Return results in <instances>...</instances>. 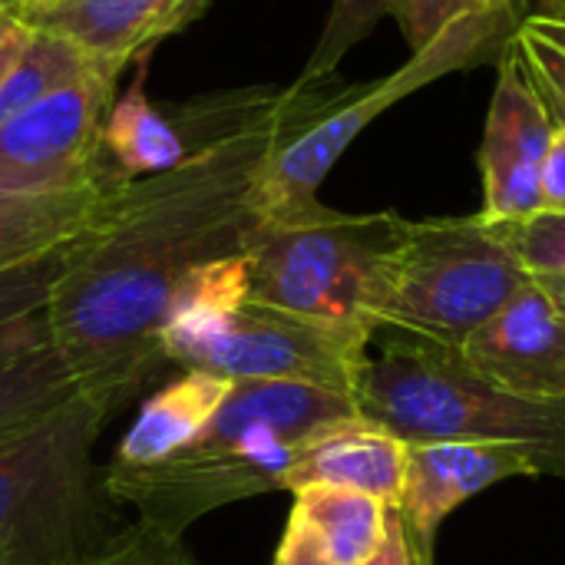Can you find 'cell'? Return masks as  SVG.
Listing matches in <instances>:
<instances>
[{
  "mask_svg": "<svg viewBox=\"0 0 565 565\" xmlns=\"http://www.w3.org/2000/svg\"><path fill=\"white\" fill-rule=\"evenodd\" d=\"M324 79L245 93L218 132L179 166L132 179L79 242L46 301L53 344L79 391L116 411L166 367L162 328L179 291L199 268L245 255L258 228V162Z\"/></svg>",
  "mask_w": 565,
  "mask_h": 565,
  "instance_id": "6da1fadb",
  "label": "cell"
},
{
  "mask_svg": "<svg viewBox=\"0 0 565 565\" xmlns=\"http://www.w3.org/2000/svg\"><path fill=\"white\" fill-rule=\"evenodd\" d=\"M348 394L285 381H235L209 427L152 467H106L116 503L166 533L182 536L195 520L228 503L281 490L305 444L334 420L354 417Z\"/></svg>",
  "mask_w": 565,
  "mask_h": 565,
  "instance_id": "7a4b0ae2",
  "label": "cell"
},
{
  "mask_svg": "<svg viewBox=\"0 0 565 565\" xmlns=\"http://www.w3.org/2000/svg\"><path fill=\"white\" fill-rule=\"evenodd\" d=\"M162 354L182 371L311 384L354 401L371 338L255 301L242 255L205 265L185 281L162 328Z\"/></svg>",
  "mask_w": 565,
  "mask_h": 565,
  "instance_id": "3957f363",
  "label": "cell"
},
{
  "mask_svg": "<svg viewBox=\"0 0 565 565\" xmlns=\"http://www.w3.org/2000/svg\"><path fill=\"white\" fill-rule=\"evenodd\" d=\"M381 354L364 361L358 417L401 444H523L550 477L565 480V397H516L483 381L460 354L404 331H377Z\"/></svg>",
  "mask_w": 565,
  "mask_h": 565,
  "instance_id": "277c9868",
  "label": "cell"
},
{
  "mask_svg": "<svg viewBox=\"0 0 565 565\" xmlns=\"http://www.w3.org/2000/svg\"><path fill=\"white\" fill-rule=\"evenodd\" d=\"M523 23L520 0L493 3L473 10L450 26H444L424 50L411 53V60L377 79L341 86L334 76L321 86L315 103L278 136V142L262 156L255 182H252V205L262 222H301L328 209L318 199L321 182L334 169V162L348 152V146L394 103L424 89L427 83L473 70L490 60H500L513 43Z\"/></svg>",
  "mask_w": 565,
  "mask_h": 565,
  "instance_id": "5b68a950",
  "label": "cell"
},
{
  "mask_svg": "<svg viewBox=\"0 0 565 565\" xmlns=\"http://www.w3.org/2000/svg\"><path fill=\"white\" fill-rule=\"evenodd\" d=\"M113 411L79 391L0 440V565H73L119 530L93 447Z\"/></svg>",
  "mask_w": 565,
  "mask_h": 565,
  "instance_id": "8992f818",
  "label": "cell"
},
{
  "mask_svg": "<svg viewBox=\"0 0 565 565\" xmlns=\"http://www.w3.org/2000/svg\"><path fill=\"white\" fill-rule=\"evenodd\" d=\"M407 225L397 212L344 215L334 209L301 222H262L245 248L248 295L374 341Z\"/></svg>",
  "mask_w": 565,
  "mask_h": 565,
  "instance_id": "52a82bcc",
  "label": "cell"
},
{
  "mask_svg": "<svg viewBox=\"0 0 565 565\" xmlns=\"http://www.w3.org/2000/svg\"><path fill=\"white\" fill-rule=\"evenodd\" d=\"M533 275L480 212L411 222L377 331H404L460 348Z\"/></svg>",
  "mask_w": 565,
  "mask_h": 565,
  "instance_id": "ba28073f",
  "label": "cell"
},
{
  "mask_svg": "<svg viewBox=\"0 0 565 565\" xmlns=\"http://www.w3.org/2000/svg\"><path fill=\"white\" fill-rule=\"evenodd\" d=\"M119 73L122 66L93 56L73 79L3 122L0 189L60 192L126 179L103 146Z\"/></svg>",
  "mask_w": 565,
  "mask_h": 565,
  "instance_id": "9c48e42d",
  "label": "cell"
},
{
  "mask_svg": "<svg viewBox=\"0 0 565 565\" xmlns=\"http://www.w3.org/2000/svg\"><path fill=\"white\" fill-rule=\"evenodd\" d=\"M497 63L500 76L477 156L483 175L480 215L487 222H520L543 212L540 182L556 126L546 116L513 43Z\"/></svg>",
  "mask_w": 565,
  "mask_h": 565,
  "instance_id": "30bf717a",
  "label": "cell"
},
{
  "mask_svg": "<svg viewBox=\"0 0 565 565\" xmlns=\"http://www.w3.org/2000/svg\"><path fill=\"white\" fill-rule=\"evenodd\" d=\"M540 457L523 444H414L407 447L397 516L417 565H434L444 520L470 497L513 480L543 477Z\"/></svg>",
  "mask_w": 565,
  "mask_h": 565,
  "instance_id": "8fae6325",
  "label": "cell"
},
{
  "mask_svg": "<svg viewBox=\"0 0 565 565\" xmlns=\"http://www.w3.org/2000/svg\"><path fill=\"white\" fill-rule=\"evenodd\" d=\"M463 361L493 387L533 397H565V318L536 278L463 344Z\"/></svg>",
  "mask_w": 565,
  "mask_h": 565,
  "instance_id": "7c38bea8",
  "label": "cell"
},
{
  "mask_svg": "<svg viewBox=\"0 0 565 565\" xmlns=\"http://www.w3.org/2000/svg\"><path fill=\"white\" fill-rule=\"evenodd\" d=\"M212 0H26L17 17L79 46L86 56L129 66L195 23Z\"/></svg>",
  "mask_w": 565,
  "mask_h": 565,
  "instance_id": "4fadbf2b",
  "label": "cell"
},
{
  "mask_svg": "<svg viewBox=\"0 0 565 565\" xmlns=\"http://www.w3.org/2000/svg\"><path fill=\"white\" fill-rule=\"evenodd\" d=\"M404 467H407V444H401L394 434L354 414L328 424L305 444V450L281 477V490L291 493L308 487L354 490L394 510L404 487Z\"/></svg>",
  "mask_w": 565,
  "mask_h": 565,
  "instance_id": "5bb4252c",
  "label": "cell"
},
{
  "mask_svg": "<svg viewBox=\"0 0 565 565\" xmlns=\"http://www.w3.org/2000/svg\"><path fill=\"white\" fill-rule=\"evenodd\" d=\"M129 182L132 179H116L60 192L0 189V271L20 268L93 235L109 218Z\"/></svg>",
  "mask_w": 565,
  "mask_h": 565,
  "instance_id": "9a60e30c",
  "label": "cell"
},
{
  "mask_svg": "<svg viewBox=\"0 0 565 565\" xmlns=\"http://www.w3.org/2000/svg\"><path fill=\"white\" fill-rule=\"evenodd\" d=\"M79 394L53 344L46 308L0 328V440Z\"/></svg>",
  "mask_w": 565,
  "mask_h": 565,
  "instance_id": "2e32d148",
  "label": "cell"
},
{
  "mask_svg": "<svg viewBox=\"0 0 565 565\" xmlns=\"http://www.w3.org/2000/svg\"><path fill=\"white\" fill-rule=\"evenodd\" d=\"M235 381L209 371H185L179 381L146 401L136 424L122 437L113 467H152L189 447L215 417Z\"/></svg>",
  "mask_w": 565,
  "mask_h": 565,
  "instance_id": "e0dca14e",
  "label": "cell"
},
{
  "mask_svg": "<svg viewBox=\"0 0 565 565\" xmlns=\"http://www.w3.org/2000/svg\"><path fill=\"white\" fill-rule=\"evenodd\" d=\"M146 60L149 56L136 60V76L129 89L119 99H113L103 129V146L126 179L166 172L179 166L189 152L179 126L159 116L146 96Z\"/></svg>",
  "mask_w": 565,
  "mask_h": 565,
  "instance_id": "ac0fdd59",
  "label": "cell"
},
{
  "mask_svg": "<svg viewBox=\"0 0 565 565\" xmlns=\"http://www.w3.org/2000/svg\"><path fill=\"white\" fill-rule=\"evenodd\" d=\"M291 513L318 536L334 565H361L381 546L391 507L354 490L308 487L295 493Z\"/></svg>",
  "mask_w": 565,
  "mask_h": 565,
  "instance_id": "d6986e66",
  "label": "cell"
},
{
  "mask_svg": "<svg viewBox=\"0 0 565 565\" xmlns=\"http://www.w3.org/2000/svg\"><path fill=\"white\" fill-rule=\"evenodd\" d=\"M89 60L93 56H86L70 40H63L56 33H46V30H33L30 43H26V53L7 73V79L0 83V126L10 122L26 106H33L43 93H50L60 83L73 79Z\"/></svg>",
  "mask_w": 565,
  "mask_h": 565,
  "instance_id": "ffe728a7",
  "label": "cell"
},
{
  "mask_svg": "<svg viewBox=\"0 0 565 565\" xmlns=\"http://www.w3.org/2000/svg\"><path fill=\"white\" fill-rule=\"evenodd\" d=\"M391 0H331L324 30L311 50V60L305 63V73L298 76L301 83L334 76L338 63L344 60L348 50H354L384 17H387Z\"/></svg>",
  "mask_w": 565,
  "mask_h": 565,
  "instance_id": "44dd1931",
  "label": "cell"
},
{
  "mask_svg": "<svg viewBox=\"0 0 565 565\" xmlns=\"http://www.w3.org/2000/svg\"><path fill=\"white\" fill-rule=\"evenodd\" d=\"M513 50L556 129H565V46L559 40L546 36L530 17H523Z\"/></svg>",
  "mask_w": 565,
  "mask_h": 565,
  "instance_id": "7402d4cb",
  "label": "cell"
},
{
  "mask_svg": "<svg viewBox=\"0 0 565 565\" xmlns=\"http://www.w3.org/2000/svg\"><path fill=\"white\" fill-rule=\"evenodd\" d=\"M79 242L83 238H76V242H70V245H63V248H56L36 262L0 271V328L46 308L50 291L60 281V275L66 271V265L73 262Z\"/></svg>",
  "mask_w": 565,
  "mask_h": 565,
  "instance_id": "603a6c76",
  "label": "cell"
},
{
  "mask_svg": "<svg viewBox=\"0 0 565 565\" xmlns=\"http://www.w3.org/2000/svg\"><path fill=\"white\" fill-rule=\"evenodd\" d=\"M73 565H199L182 536L166 533L146 520L122 526L106 546Z\"/></svg>",
  "mask_w": 565,
  "mask_h": 565,
  "instance_id": "cb8c5ba5",
  "label": "cell"
},
{
  "mask_svg": "<svg viewBox=\"0 0 565 565\" xmlns=\"http://www.w3.org/2000/svg\"><path fill=\"white\" fill-rule=\"evenodd\" d=\"M493 225L533 278L565 275V212H536L520 222Z\"/></svg>",
  "mask_w": 565,
  "mask_h": 565,
  "instance_id": "d4e9b609",
  "label": "cell"
},
{
  "mask_svg": "<svg viewBox=\"0 0 565 565\" xmlns=\"http://www.w3.org/2000/svg\"><path fill=\"white\" fill-rule=\"evenodd\" d=\"M493 3H507V0H391L387 17L397 20L411 53L424 50L444 26H450L454 20L493 7ZM526 7V0H520Z\"/></svg>",
  "mask_w": 565,
  "mask_h": 565,
  "instance_id": "484cf974",
  "label": "cell"
},
{
  "mask_svg": "<svg viewBox=\"0 0 565 565\" xmlns=\"http://www.w3.org/2000/svg\"><path fill=\"white\" fill-rule=\"evenodd\" d=\"M275 565H334V559L318 543V536L291 513L285 536L278 543V553H275Z\"/></svg>",
  "mask_w": 565,
  "mask_h": 565,
  "instance_id": "4316f807",
  "label": "cell"
},
{
  "mask_svg": "<svg viewBox=\"0 0 565 565\" xmlns=\"http://www.w3.org/2000/svg\"><path fill=\"white\" fill-rule=\"evenodd\" d=\"M543 212H565V129L553 132L546 162H543Z\"/></svg>",
  "mask_w": 565,
  "mask_h": 565,
  "instance_id": "83f0119b",
  "label": "cell"
},
{
  "mask_svg": "<svg viewBox=\"0 0 565 565\" xmlns=\"http://www.w3.org/2000/svg\"><path fill=\"white\" fill-rule=\"evenodd\" d=\"M361 565H417L414 563V553H411V543H407V533H404V523L397 516V510H391L387 516V533L381 540V546L374 550V556Z\"/></svg>",
  "mask_w": 565,
  "mask_h": 565,
  "instance_id": "f1b7e54d",
  "label": "cell"
},
{
  "mask_svg": "<svg viewBox=\"0 0 565 565\" xmlns=\"http://www.w3.org/2000/svg\"><path fill=\"white\" fill-rule=\"evenodd\" d=\"M536 285L553 298V305L559 308V315L565 318V275H540Z\"/></svg>",
  "mask_w": 565,
  "mask_h": 565,
  "instance_id": "f546056e",
  "label": "cell"
},
{
  "mask_svg": "<svg viewBox=\"0 0 565 565\" xmlns=\"http://www.w3.org/2000/svg\"><path fill=\"white\" fill-rule=\"evenodd\" d=\"M530 20H533V23H536V26H540V30H543L546 36L559 40V43H563V46H565V20H553V17H540V13H533Z\"/></svg>",
  "mask_w": 565,
  "mask_h": 565,
  "instance_id": "4dcf8cb0",
  "label": "cell"
},
{
  "mask_svg": "<svg viewBox=\"0 0 565 565\" xmlns=\"http://www.w3.org/2000/svg\"><path fill=\"white\" fill-rule=\"evenodd\" d=\"M536 3L540 17H553V20H565V0H526Z\"/></svg>",
  "mask_w": 565,
  "mask_h": 565,
  "instance_id": "1f68e13d",
  "label": "cell"
},
{
  "mask_svg": "<svg viewBox=\"0 0 565 565\" xmlns=\"http://www.w3.org/2000/svg\"><path fill=\"white\" fill-rule=\"evenodd\" d=\"M20 3H23V0H0V10H13V13H17Z\"/></svg>",
  "mask_w": 565,
  "mask_h": 565,
  "instance_id": "d6a6232c",
  "label": "cell"
},
{
  "mask_svg": "<svg viewBox=\"0 0 565 565\" xmlns=\"http://www.w3.org/2000/svg\"><path fill=\"white\" fill-rule=\"evenodd\" d=\"M23 3H26V0H23ZM23 3H20V7H23Z\"/></svg>",
  "mask_w": 565,
  "mask_h": 565,
  "instance_id": "836d02e7",
  "label": "cell"
}]
</instances>
